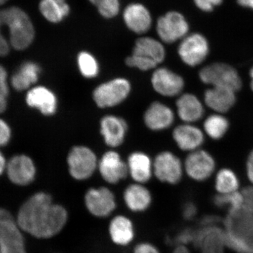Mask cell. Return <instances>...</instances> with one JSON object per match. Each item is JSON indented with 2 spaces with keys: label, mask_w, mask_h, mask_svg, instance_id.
I'll return each mask as SVG.
<instances>
[{
  "label": "cell",
  "mask_w": 253,
  "mask_h": 253,
  "mask_svg": "<svg viewBox=\"0 0 253 253\" xmlns=\"http://www.w3.org/2000/svg\"><path fill=\"white\" fill-rule=\"evenodd\" d=\"M16 219L23 232L36 239H50L67 226L69 212L64 206L55 203L51 195L40 191L23 203Z\"/></svg>",
  "instance_id": "1"
},
{
  "label": "cell",
  "mask_w": 253,
  "mask_h": 253,
  "mask_svg": "<svg viewBox=\"0 0 253 253\" xmlns=\"http://www.w3.org/2000/svg\"><path fill=\"white\" fill-rule=\"evenodd\" d=\"M223 231L226 246L238 253H253V214L244 206L229 212Z\"/></svg>",
  "instance_id": "2"
},
{
  "label": "cell",
  "mask_w": 253,
  "mask_h": 253,
  "mask_svg": "<svg viewBox=\"0 0 253 253\" xmlns=\"http://www.w3.org/2000/svg\"><path fill=\"white\" fill-rule=\"evenodd\" d=\"M1 24L9 29L10 44L16 50L26 49L34 41L33 23L25 11L13 6L0 11Z\"/></svg>",
  "instance_id": "3"
},
{
  "label": "cell",
  "mask_w": 253,
  "mask_h": 253,
  "mask_svg": "<svg viewBox=\"0 0 253 253\" xmlns=\"http://www.w3.org/2000/svg\"><path fill=\"white\" fill-rule=\"evenodd\" d=\"M166 49L161 42L150 37L136 41L131 56L126 58V66L148 71L157 67L166 58Z\"/></svg>",
  "instance_id": "4"
},
{
  "label": "cell",
  "mask_w": 253,
  "mask_h": 253,
  "mask_svg": "<svg viewBox=\"0 0 253 253\" xmlns=\"http://www.w3.org/2000/svg\"><path fill=\"white\" fill-rule=\"evenodd\" d=\"M84 206L86 212L96 219L111 218L118 208L114 192L107 186L91 187L84 196Z\"/></svg>",
  "instance_id": "5"
},
{
  "label": "cell",
  "mask_w": 253,
  "mask_h": 253,
  "mask_svg": "<svg viewBox=\"0 0 253 253\" xmlns=\"http://www.w3.org/2000/svg\"><path fill=\"white\" fill-rule=\"evenodd\" d=\"M131 89L130 82L126 78H114L96 86L93 91V99L101 109L115 107L129 96Z\"/></svg>",
  "instance_id": "6"
},
{
  "label": "cell",
  "mask_w": 253,
  "mask_h": 253,
  "mask_svg": "<svg viewBox=\"0 0 253 253\" xmlns=\"http://www.w3.org/2000/svg\"><path fill=\"white\" fill-rule=\"evenodd\" d=\"M98 163L96 155L87 146H74L68 155V172L76 181L90 179L97 169Z\"/></svg>",
  "instance_id": "7"
},
{
  "label": "cell",
  "mask_w": 253,
  "mask_h": 253,
  "mask_svg": "<svg viewBox=\"0 0 253 253\" xmlns=\"http://www.w3.org/2000/svg\"><path fill=\"white\" fill-rule=\"evenodd\" d=\"M199 76L202 83L212 86H224L237 91L243 85L239 73L233 66L226 63L208 65L200 71Z\"/></svg>",
  "instance_id": "8"
},
{
  "label": "cell",
  "mask_w": 253,
  "mask_h": 253,
  "mask_svg": "<svg viewBox=\"0 0 253 253\" xmlns=\"http://www.w3.org/2000/svg\"><path fill=\"white\" fill-rule=\"evenodd\" d=\"M0 253H27L22 230L4 208H0Z\"/></svg>",
  "instance_id": "9"
},
{
  "label": "cell",
  "mask_w": 253,
  "mask_h": 253,
  "mask_svg": "<svg viewBox=\"0 0 253 253\" xmlns=\"http://www.w3.org/2000/svg\"><path fill=\"white\" fill-rule=\"evenodd\" d=\"M153 171L158 181L175 185L182 179L184 166L175 154L170 151H163L153 161Z\"/></svg>",
  "instance_id": "10"
},
{
  "label": "cell",
  "mask_w": 253,
  "mask_h": 253,
  "mask_svg": "<svg viewBox=\"0 0 253 253\" xmlns=\"http://www.w3.org/2000/svg\"><path fill=\"white\" fill-rule=\"evenodd\" d=\"M189 26L186 18L177 11H169L158 18L156 32L161 41L172 44L185 38Z\"/></svg>",
  "instance_id": "11"
},
{
  "label": "cell",
  "mask_w": 253,
  "mask_h": 253,
  "mask_svg": "<svg viewBox=\"0 0 253 253\" xmlns=\"http://www.w3.org/2000/svg\"><path fill=\"white\" fill-rule=\"evenodd\" d=\"M208 41L199 33L186 36L178 47V54L181 61L191 67L204 62L209 54Z\"/></svg>",
  "instance_id": "12"
},
{
  "label": "cell",
  "mask_w": 253,
  "mask_h": 253,
  "mask_svg": "<svg viewBox=\"0 0 253 253\" xmlns=\"http://www.w3.org/2000/svg\"><path fill=\"white\" fill-rule=\"evenodd\" d=\"M108 236L113 245L126 248L134 243L136 230L134 221L124 214H113L108 224Z\"/></svg>",
  "instance_id": "13"
},
{
  "label": "cell",
  "mask_w": 253,
  "mask_h": 253,
  "mask_svg": "<svg viewBox=\"0 0 253 253\" xmlns=\"http://www.w3.org/2000/svg\"><path fill=\"white\" fill-rule=\"evenodd\" d=\"M215 167V161L211 154L201 149L190 153L184 166L186 174L196 181L207 180L212 176Z\"/></svg>",
  "instance_id": "14"
},
{
  "label": "cell",
  "mask_w": 253,
  "mask_h": 253,
  "mask_svg": "<svg viewBox=\"0 0 253 253\" xmlns=\"http://www.w3.org/2000/svg\"><path fill=\"white\" fill-rule=\"evenodd\" d=\"M100 175L107 184L115 185L126 179L129 175L127 164L121 155L114 151H109L103 155L98 163Z\"/></svg>",
  "instance_id": "15"
},
{
  "label": "cell",
  "mask_w": 253,
  "mask_h": 253,
  "mask_svg": "<svg viewBox=\"0 0 253 253\" xmlns=\"http://www.w3.org/2000/svg\"><path fill=\"white\" fill-rule=\"evenodd\" d=\"M151 84L158 94L166 97L180 94L185 86L184 78L169 68H156L151 77Z\"/></svg>",
  "instance_id": "16"
},
{
  "label": "cell",
  "mask_w": 253,
  "mask_h": 253,
  "mask_svg": "<svg viewBox=\"0 0 253 253\" xmlns=\"http://www.w3.org/2000/svg\"><path fill=\"white\" fill-rule=\"evenodd\" d=\"M123 199L129 212L142 214L151 208L154 198L152 193L145 184L134 182L129 184L123 191Z\"/></svg>",
  "instance_id": "17"
},
{
  "label": "cell",
  "mask_w": 253,
  "mask_h": 253,
  "mask_svg": "<svg viewBox=\"0 0 253 253\" xmlns=\"http://www.w3.org/2000/svg\"><path fill=\"white\" fill-rule=\"evenodd\" d=\"M6 173L9 180L18 186H27L35 180L36 168L31 158L18 155L6 164Z\"/></svg>",
  "instance_id": "18"
},
{
  "label": "cell",
  "mask_w": 253,
  "mask_h": 253,
  "mask_svg": "<svg viewBox=\"0 0 253 253\" xmlns=\"http://www.w3.org/2000/svg\"><path fill=\"white\" fill-rule=\"evenodd\" d=\"M128 126L126 120L113 115H108L101 118L100 132L104 142L111 148H116L124 142Z\"/></svg>",
  "instance_id": "19"
},
{
  "label": "cell",
  "mask_w": 253,
  "mask_h": 253,
  "mask_svg": "<svg viewBox=\"0 0 253 253\" xmlns=\"http://www.w3.org/2000/svg\"><path fill=\"white\" fill-rule=\"evenodd\" d=\"M174 121L172 109L159 101L150 105L144 114V124L152 131L165 130L172 126Z\"/></svg>",
  "instance_id": "20"
},
{
  "label": "cell",
  "mask_w": 253,
  "mask_h": 253,
  "mask_svg": "<svg viewBox=\"0 0 253 253\" xmlns=\"http://www.w3.org/2000/svg\"><path fill=\"white\" fill-rule=\"evenodd\" d=\"M123 20L126 27L136 34L146 33L152 24V17L149 10L140 3L127 5L123 12Z\"/></svg>",
  "instance_id": "21"
},
{
  "label": "cell",
  "mask_w": 253,
  "mask_h": 253,
  "mask_svg": "<svg viewBox=\"0 0 253 253\" xmlns=\"http://www.w3.org/2000/svg\"><path fill=\"white\" fill-rule=\"evenodd\" d=\"M26 103L44 116H52L57 111V97L46 86H38L31 89L26 96Z\"/></svg>",
  "instance_id": "22"
},
{
  "label": "cell",
  "mask_w": 253,
  "mask_h": 253,
  "mask_svg": "<svg viewBox=\"0 0 253 253\" xmlns=\"http://www.w3.org/2000/svg\"><path fill=\"white\" fill-rule=\"evenodd\" d=\"M172 137L179 149L189 152L199 149L205 141L201 129L189 123L176 126L172 131Z\"/></svg>",
  "instance_id": "23"
},
{
  "label": "cell",
  "mask_w": 253,
  "mask_h": 253,
  "mask_svg": "<svg viewBox=\"0 0 253 253\" xmlns=\"http://www.w3.org/2000/svg\"><path fill=\"white\" fill-rule=\"evenodd\" d=\"M236 91L224 86H211L204 93L206 106L218 113H224L236 104Z\"/></svg>",
  "instance_id": "24"
},
{
  "label": "cell",
  "mask_w": 253,
  "mask_h": 253,
  "mask_svg": "<svg viewBox=\"0 0 253 253\" xmlns=\"http://www.w3.org/2000/svg\"><path fill=\"white\" fill-rule=\"evenodd\" d=\"M128 172L134 182L146 184L154 175L153 161L141 151L131 153L127 158Z\"/></svg>",
  "instance_id": "25"
},
{
  "label": "cell",
  "mask_w": 253,
  "mask_h": 253,
  "mask_svg": "<svg viewBox=\"0 0 253 253\" xmlns=\"http://www.w3.org/2000/svg\"><path fill=\"white\" fill-rule=\"evenodd\" d=\"M176 106L178 116L185 123L197 122L204 116V105L196 95L190 93L181 95L176 100Z\"/></svg>",
  "instance_id": "26"
},
{
  "label": "cell",
  "mask_w": 253,
  "mask_h": 253,
  "mask_svg": "<svg viewBox=\"0 0 253 253\" xmlns=\"http://www.w3.org/2000/svg\"><path fill=\"white\" fill-rule=\"evenodd\" d=\"M41 73V67L36 63L32 61L23 63L11 78V84L16 90H26L37 83Z\"/></svg>",
  "instance_id": "27"
},
{
  "label": "cell",
  "mask_w": 253,
  "mask_h": 253,
  "mask_svg": "<svg viewBox=\"0 0 253 253\" xmlns=\"http://www.w3.org/2000/svg\"><path fill=\"white\" fill-rule=\"evenodd\" d=\"M40 11L48 21L58 23L67 17L71 8L66 0H41Z\"/></svg>",
  "instance_id": "28"
},
{
  "label": "cell",
  "mask_w": 253,
  "mask_h": 253,
  "mask_svg": "<svg viewBox=\"0 0 253 253\" xmlns=\"http://www.w3.org/2000/svg\"><path fill=\"white\" fill-rule=\"evenodd\" d=\"M214 186L219 194H231L239 190V179L234 171L228 168H223L216 175Z\"/></svg>",
  "instance_id": "29"
},
{
  "label": "cell",
  "mask_w": 253,
  "mask_h": 253,
  "mask_svg": "<svg viewBox=\"0 0 253 253\" xmlns=\"http://www.w3.org/2000/svg\"><path fill=\"white\" fill-rule=\"evenodd\" d=\"M204 130L207 135L214 140L221 139L229 128L227 118L221 114H212L208 116L204 121Z\"/></svg>",
  "instance_id": "30"
},
{
  "label": "cell",
  "mask_w": 253,
  "mask_h": 253,
  "mask_svg": "<svg viewBox=\"0 0 253 253\" xmlns=\"http://www.w3.org/2000/svg\"><path fill=\"white\" fill-rule=\"evenodd\" d=\"M78 69L83 77L92 79L99 74V64L91 53L83 51L78 55Z\"/></svg>",
  "instance_id": "31"
},
{
  "label": "cell",
  "mask_w": 253,
  "mask_h": 253,
  "mask_svg": "<svg viewBox=\"0 0 253 253\" xmlns=\"http://www.w3.org/2000/svg\"><path fill=\"white\" fill-rule=\"evenodd\" d=\"M213 203L219 208H227L229 212L244 207V197L242 193L236 191L227 194L216 195Z\"/></svg>",
  "instance_id": "32"
},
{
  "label": "cell",
  "mask_w": 253,
  "mask_h": 253,
  "mask_svg": "<svg viewBox=\"0 0 253 253\" xmlns=\"http://www.w3.org/2000/svg\"><path fill=\"white\" fill-rule=\"evenodd\" d=\"M96 6L99 14L105 18L116 17L121 9L120 0H99Z\"/></svg>",
  "instance_id": "33"
},
{
  "label": "cell",
  "mask_w": 253,
  "mask_h": 253,
  "mask_svg": "<svg viewBox=\"0 0 253 253\" xmlns=\"http://www.w3.org/2000/svg\"><path fill=\"white\" fill-rule=\"evenodd\" d=\"M131 253H161L157 246L150 241H140L134 245Z\"/></svg>",
  "instance_id": "34"
},
{
  "label": "cell",
  "mask_w": 253,
  "mask_h": 253,
  "mask_svg": "<svg viewBox=\"0 0 253 253\" xmlns=\"http://www.w3.org/2000/svg\"><path fill=\"white\" fill-rule=\"evenodd\" d=\"M11 131L7 123L0 119V146H6L11 139Z\"/></svg>",
  "instance_id": "35"
},
{
  "label": "cell",
  "mask_w": 253,
  "mask_h": 253,
  "mask_svg": "<svg viewBox=\"0 0 253 253\" xmlns=\"http://www.w3.org/2000/svg\"><path fill=\"white\" fill-rule=\"evenodd\" d=\"M198 212L197 206L192 202H187L181 209V214L185 220H192Z\"/></svg>",
  "instance_id": "36"
},
{
  "label": "cell",
  "mask_w": 253,
  "mask_h": 253,
  "mask_svg": "<svg viewBox=\"0 0 253 253\" xmlns=\"http://www.w3.org/2000/svg\"><path fill=\"white\" fill-rule=\"evenodd\" d=\"M195 4L200 9L204 11H212L215 6H219L222 0H194Z\"/></svg>",
  "instance_id": "37"
},
{
  "label": "cell",
  "mask_w": 253,
  "mask_h": 253,
  "mask_svg": "<svg viewBox=\"0 0 253 253\" xmlns=\"http://www.w3.org/2000/svg\"><path fill=\"white\" fill-rule=\"evenodd\" d=\"M241 193L244 197V207L253 214V186L245 188Z\"/></svg>",
  "instance_id": "38"
},
{
  "label": "cell",
  "mask_w": 253,
  "mask_h": 253,
  "mask_svg": "<svg viewBox=\"0 0 253 253\" xmlns=\"http://www.w3.org/2000/svg\"><path fill=\"white\" fill-rule=\"evenodd\" d=\"M0 94L7 96L9 86L7 83V73L3 66H0Z\"/></svg>",
  "instance_id": "39"
},
{
  "label": "cell",
  "mask_w": 253,
  "mask_h": 253,
  "mask_svg": "<svg viewBox=\"0 0 253 253\" xmlns=\"http://www.w3.org/2000/svg\"><path fill=\"white\" fill-rule=\"evenodd\" d=\"M246 172L248 178L253 184V150L250 153L246 163Z\"/></svg>",
  "instance_id": "40"
},
{
  "label": "cell",
  "mask_w": 253,
  "mask_h": 253,
  "mask_svg": "<svg viewBox=\"0 0 253 253\" xmlns=\"http://www.w3.org/2000/svg\"><path fill=\"white\" fill-rule=\"evenodd\" d=\"M1 22L0 20V26H1ZM9 46L7 41L5 40L4 37L1 35L0 31V56H4L9 53Z\"/></svg>",
  "instance_id": "41"
},
{
  "label": "cell",
  "mask_w": 253,
  "mask_h": 253,
  "mask_svg": "<svg viewBox=\"0 0 253 253\" xmlns=\"http://www.w3.org/2000/svg\"><path fill=\"white\" fill-rule=\"evenodd\" d=\"M171 253H194L191 252V250L188 246H176L172 250Z\"/></svg>",
  "instance_id": "42"
},
{
  "label": "cell",
  "mask_w": 253,
  "mask_h": 253,
  "mask_svg": "<svg viewBox=\"0 0 253 253\" xmlns=\"http://www.w3.org/2000/svg\"><path fill=\"white\" fill-rule=\"evenodd\" d=\"M6 97L7 96L0 94V113L4 112L6 109V105H7Z\"/></svg>",
  "instance_id": "43"
},
{
  "label": "cell",
  "mask_w": 253,
  "mask_h": 253,
  "mask_svg": "<svg viewBox=\"0 0 253 253\" xmlns=\"http://www.w3.org/2000/svg\"><path fill=\"white\" fill-rule=\"evenodd\" d=\"M237 1L241 6L253 9V0H237Z\"/></svg>",
  "instance_id": "44"
},
{
  "label": "cell",
  "mask_w": 253,
  "mask_h": 253,
  "mask_svg": "<svg viewBox=\"0 0 253 253\" xmlns=\"http://www.w3.org/2000/svg\"><path fill=\"white\" fill-rule=\"evenodd\" d=\"M6 168V161H5L4 157L1 153L0 152V175L4 172L5 169Z\"/></svg>",
  "instance_id": "45"
},
{
  "label": "cell",
  "mask_w": 253,
  "mask_h": 253,
  "mask_svg": "<svg viewBox=\"0 0 253 253\" xmlns=\"http://www.w3.org/2000/svg\"><path fill=\"white\" fill-rule=\"evenodd\" d=\"M250 76H251V89L253 91V66L252 68L251 69V71H250Z\"/></svg>",
  "instance_id": "46"
},
{
  "label": "cell",
  "mask_w": 253,
  "mask_h": 253,
  "mask_svg": "<svg viewBox=\"0 0 253 253\" xmlns=\"http://www.w3.org/2000/svg\"><path fill=\"white\" fill-rule=\"evenodd\" d=\"M89 1H90L92 4L96 5V4L98 3V1H99V0H89Z\"/></svg>",
  "instance_id": "47"
},
{
  "label": "cell",
  "mask_w": 253,
  "mask_h": 253,
  "mask_svg": "<svg viewBox=\"0 0 253 253\" xmlns=\"http://www.w3.org/2000/svg\"><path fill=\"white\" fill-rule=\"evenodd\" d=\"M7 1L8 0H0V5L4 4V3Z\"/></svg>",
  "instance_id": "48"
}]
</instances>
